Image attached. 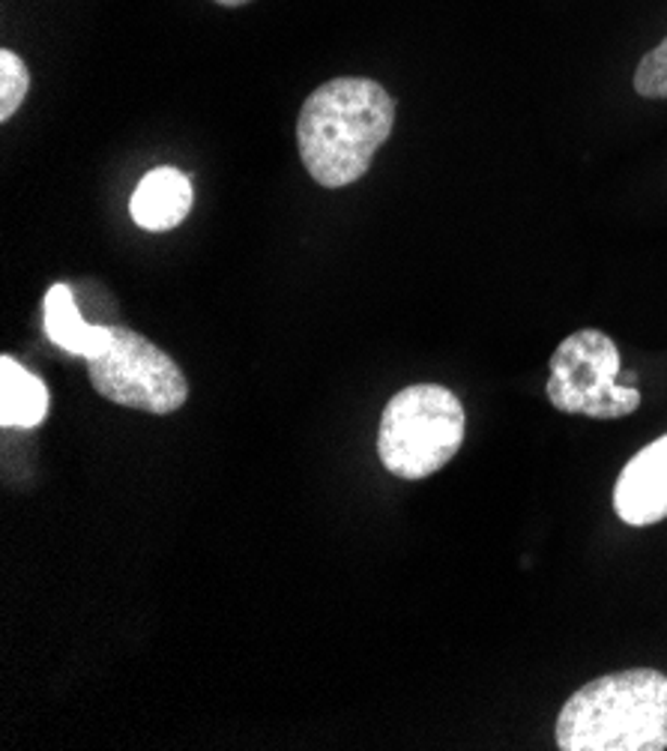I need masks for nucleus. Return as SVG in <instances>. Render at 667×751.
Here are the masks:
<instances>
[{
  "instance_id": "39448f33",
  "label": "nucleus",
  "mask_w": 667,
  "mask_h": 751,
  "mask_svg": "<svg viewBox=\"0 0 667 751\" xmlns=\"http://www.w3.org/2000/svg\"><path fill=\"white\" fill-rule=\"evenodd\" d=\"M87 375L102 399L133 411L168 416L189 401V380L180 365L129 327H111V348L87 360Z\"/></svg>"
},
{
  "instance_id": "20e7f679",
  "label": "nucleus",
  "mask_w": 667,
  "mask_h": 751,
  "mask_svg": "<svg viewBox=\"0 0 667 751\" xmlns=\"http://www.w3.org/2000/svg\"><path fill=\"white\" fill-rule=\"evenodd\" d=\"M617 341L602 329H578L559 341L548 368V401L559 413L619 420L641 408V389L626 387Z\"/></svg>"
},
{
  "instance_id": "7ed1b4c3",
  "label": "nucleus",
  "mask_w": 667,
  "mask_h": 751,
  "mask_svg": "<svg viewBox=\"0 0 667 751\" xmlns=\"http://www.w3.org/2000/svg\"><path fill=\"white\" fill-rule=\"evenodd\" d=\"M462 399L440 384H413L395 392L380 416L377 459L399 479H425L443 471L464 443Z\"/></svg>"
},
{
  "instance_id": "9d476101",
  "label": "nucleus",
  "mask_w": 667,
  "mask_h": 751,
  "mask_svg": "<svg viewBox=\"0 0 667 751\" xmlns=\"http://www.w3.org/2000/svg\"><path fill=\"white\" fill-rule=\"evenodd\" d=\"M30 90V70L15 51H0V123H7L22 109Z\"/></svg>"
},
{
  "instance_id": "9b49d317",
  "label": "nucleus",
  "mask_w": 667,
  "mask_h": 751,
  "mask_svg": "<svg viewBox=\"0 0 667 751\" xmlns=\"http://www.w3.org/2000/svg\"><path fill=\"white\" fill-rule=\"evenodd\" d=\"M634 90L643 99H667V37L641 58L634 70Z\"/></svg>"
},
{
  "instance_id": "f257e3e1",
  "label": "nucleus",
  "mask_w": 667,
  "mask_h": 751,
  "mask_svg": "<svg viewBox=\"0 0 667 751\" xmlns=\"http://www.w3.org/2000/svg\"><path fill=\"white\" fill-rule=\"evenodd\" d=\"M395 126V99L375 78L344 75L320 85L297 117V150L312 180L341 189L363 180Z\"/></svg>"
},
{
  "instance_id": "f03ea898",
  "label": "nucleus",
  "mask_w": 667,
  "mask_h": 751,
  "mask_svg": "<svg viewBox=\"0 0 667 751\" xmlns=\"http://www.w3.org/2000/svg\"><path fill=\"white\" fill-rule=\"evenodd\" d=\"M563 751H665L667 674L631 667L590 679L557 715Z\"/></svg>"
},
{
  "instance_id": "1a4fd4ad",
  "label": "nucleus",
  "mask_w": 667,
  "mask_h": 751,
  "mask_svg": "<svg viewBox=\"0 0 667 751\" xmlns=\"http://www.w3.org/2000/svg\"><path fill=\"white\" fill-rule=\"evenodd\" d=\"M49 416V387L42 377L15 363L10 353L0 356V425L37 428Z\"/></svg>"
},
{
  "instance_id": "f8f14e48",
  "label": "nucleus",
  "mask_w": 667,
  "mask_h": 751,
  "mask_svg": "<svg viewBox=\"0 0 667 751\" xmlns=\"http://www.w3.org/2000/svg\"><path fill=\"white\" fill-rule=\"evenodd\" d=\"M213 3H218V7H225V10H240V7H246V3H252V0H213Z\"/></svg>"
},
{
  "instance_id": "423d86ee",
  "label": "nucleus",
  "mask_w": 667,
  "mask_h": 751,
  "mask_svg": "<svg viewBox=\"0 0 667 751\" xmlns=\"http://www.w3.org/2000/svg\"><path fill=\"white\" fill-rule=\"evenodd\" d=\"M614 510L629 527L667 518V435L634 452L614 485Z\"/></svg>"
},
{
  "instance_id": "6e6552de",
  "label": "nucleus",
  "mask_w": 667,
  "mask_h": 751,
  "mask_svg": "<svg viewBox=\"0 0 667 751\" xmlns=\"http://www.w3.org/2000/svg\"><path fill=\"white\" fill-rule=\"evenodd\" d=\"M42 324H46V336L58 348L75 353V356L97 360L111 348V327L87 324L75 305L73 288L63 281L51 285L46 300H42Z\"/></svg>"
},
{
  "instance_id": "0eeeda50",
  "label": "nucleus",
  "mask_w": 667,
  "mask_h": 751,
  "mask_svg": "<svg viewBox=\"0 0 667 751\" xmlns=\"http://www.w3.org/2000/svg\"><path fill=\"white\" fill-rule=\"evenodd\" d=\"M192 180L183 171L162 165V168L147 171L141 183L135 186L129 213L138 228L162 234V230L183 225V218L192 213Z\"/></svg>"
}]
</instances>
